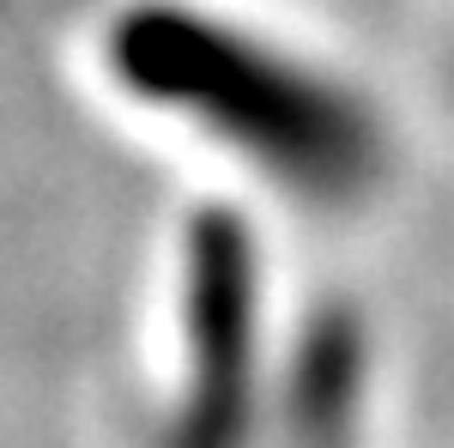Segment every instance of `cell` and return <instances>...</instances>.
Masks as SVG:
<instances>
[{"instance_id":"cell-1","label":"cell","mask_w":454,"mask_h":448,"mask_svg":"<svg viewBox=\"0 0 454 448\" xmlns=\"http://www.w3.org/2000/svg\"><path fill=\"white\" fill-rule=\"evenodd\" d=\"M109 73L194 122L303 207H357L387 164L382 115L346 79L194 6L145 0L109 31Z\"/></svg>"},{"instance_id":"cell-2","label":"cell","mask_w":454,"mask_h":448,"mask_svg":"<svg viewBox=\"0 0 454 448\" xmlns=\"http://www.w3.org/2000/svg\"><path fill=\"white\" fill-rule=\"evenodd\" d=\"M188 376L164 448H248L261 418V261L237 212H207L182 261Z\"/></svg>"},{"instance_id":"cell-3","label":"cell","mask_w":454,"mask_h":448,"mask_svg":"<svg viewBox=\"0 0 454 448\" xmlns=\"http://www.w3.org/2000/svg\"><path fill=\"white\" fill-rule=\"evenodd\" d=\"M364 334L351 315H321L297 345L285 381V448H357Z\"/></svg>"}]
</instances>
